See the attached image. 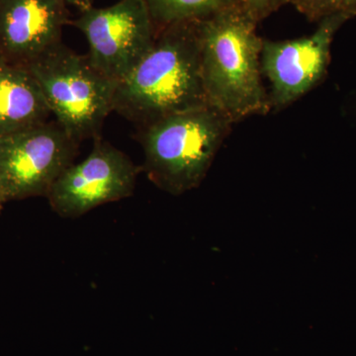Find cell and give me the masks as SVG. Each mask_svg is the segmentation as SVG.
<instances>
[{"mask_svg": "<svg viewBox=\"0 0 356 356\" xmlns=\"http://www.w3.org/2000/svg\"><path fill=\"white\" fill-rule=\"evenodd\" d=\"M65 0H0V57L27 65L62 43Z\"/></svg>", "mask_w": 356, "mask_h": 356, "instance_id": "cell-9", "label": "cell"}, {"mask_svg": "<svg viewBox=\"0 0 356 356\" xmlns=\"http://www.w3.org/2000/svg\"><path fill=\"white\" fill-rule=\"evenodd\" d=\"M234 124L220 110L206 105L138 127L145 156L142 172L170 195L198 188Z\"/></svg>", "mask_w": 356, "mask_h": 356, "instance_id": "cell-3", "label": "cell"}, {"mask_svg": "<svg viewBox=\"0 0 356 356\" xmlns=\"http://www.w3.org/2000/svg\"><path fill=\"white\" fill-rule=\"evenodd\" d=\"M140 172L127 154L98 137L86 159L69 166L46 197L58 216L81 217L132 196Z\"/></svg>", "mask_w": 356, "mask_h": 356, "instance_id": "cell-7", "label": "cell"}, {"mask_svg": "<svg viewBox=\"0 0 356 356\" xmlns=\"http://www.w3.org/2000/svg\"><path fill=\"white\" fill-rule=\"evenodd\" d=\"M346 22L341 17L327 18L308 36L283 41L264 39L261 70L270 83L271 111L287 108L324 81L331 64L332 42Z\"/></svg>", "mask_w": 356, "mask_h": 356, "instance_id": "cell-8", "label": "cell"}, {"mask_svg": "<svg viewBox=\"0 0 356 356\" xmlns=\"http://www.w3.org/2000/svg\"><path fill=\"white\" fill-rule=\"evenodd\" d=\"M198 23L156 32L152 48L115 91L113 111L137 127L208 104L201 74Z\"/></svg>", "mask_w": 356, "mask_h": 356, "instance_id": "cell-1", "label": "cell"}, {"mask_svg": "<svg viewBox=\"0 0 356 356\" xmlns=\"http://www.w3.org/2000/svg\"><path fill=\"white\" fill-rule=\"evenodd\" d=\"M156 31L182 23H200L241 7V0H144Z\"/></svg>", "mask_w": 356, "mask_h": 356, "instance_id": "cell-11", "label": "cell"}, {"mask_svg": "<svg viewBox=\"0 0 356 356\" xmlns=\"http://www.w3.org/2000/svg\"><path fill=\"white\" fill-rule=\"evenodd\" d=\"M4 203H6V199H4L3 194L0 191V212H1L2 207H3Z\"/></svg>", "mask_w": 356, "mask_h": 356, "instance_id": "cell-15", "label": "cell"}, {"mask_svg": "<svg viewBox=\"0 0 356 356\" xmlns=\"http://www.w3.org/2000/svg\"><path fill=\"white\" fill-rule=\"evenodd\" d=\"M289 4L310 22L318 23L331 17L348 21L356 17V0H290Z\"/></svg>", "mask_w": 356, "mask_h": 356, "instance_id": "cell-12", "label": "cell"}, {"mask_svg": "<svg viewBox=\"0 0 356 356\" xmlns=\"http://www.w3.org/2000/svg\"><path fill=\"white\" fill-rule=\"evenodd\" d=\"M51 115L27 65L0 57V135L36 127L48 122Z\"/></svg>", "mask_w": 356, "mask_h": 356, "instance_id": "cell-10", "label": "cell"}, {"mask_svg": "<svg viewBox=\"0 0 356 356\" xmlns=\"http://www.w3.org/2000/svg\"><path fill=\"white\" fill-rule=\"evenodd\" d=\"M88 44L91 64L118 83L153 46L156 28L144 0H119L107 7L91 6L70 20Z\"/></svg>", "mask_w": 356, "mask_h": 356, "instance_id": "cell-6", "label": "cell"}, {"mask_svg": "<svg viewBox=\"0 0 356 356\" xmlns=\"http://www.w3.org/2000/svg\"><path fill=\"white\" fill-rule=\"evenodd\" d=\"M38 81L51 114L76 142L100 137L113 112L117 83L64 43L27 65Z\"/></svg>", "mask_w": 356, "mask_h": 356, "instance_id": "cell-4", "label": "cell"}, {"mask_svg": "<svg viewBox=\"0 0 356 356\" xmlns=\"http://www.w3.org/2000/svg\"><path fill=\"white\" fill-rule=\"evenodd\" d=\"M241 7L198 23L201 74L208 104L234 123L271 112L262 81L264 39Z\"/></svg>", "mask_w": 356, "mask_h": 356, "instance_id": "cell-2", "label": "cell"}, {"mask_svg": "<svg viewBox=\"0 0 356 356\" xmlns=\"http://www.w3.org/2000/svg\"><path fill=\"white\" fill-rule=\"evenodd\" d=\"M95 0H65L67 6H72L79 9V11L86 10L89 7L93 6Z\"/></svg>", "mask_w": 356, "mask_h": 356, "instance_id": "cell-14", "label": "cell"}, {"mask_svg": "<svg viewBox=\"0 0 356 356\" xmlns=\"http://www.w3.org/2000/svg\"><path fill=\"white\" fill-rule=\"evenodd\" d=\"M79 145L57 121L0 135V191L6 202L46 197L74 163Z\"/></svg>", "mask_w": 356, "mask_h": 356, "instance_id": "cell-5", "label": "cell"}, {"mask_svg": "<svg viewBox=\"0 0 356 356\" xmlns=\"http://www.w3.org/2000/svg\"><path fill=\"white\" fill-rule=\"evenodd\" d=\"M290 0H241V8L257 24L273 15Z\"/></svg>", "mask_w": 356, "mask_h": 356, "instance_id": "cell-13", "label": "cell"}]
</instances>
